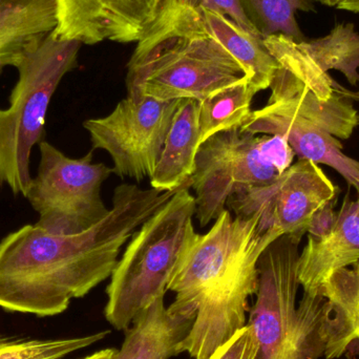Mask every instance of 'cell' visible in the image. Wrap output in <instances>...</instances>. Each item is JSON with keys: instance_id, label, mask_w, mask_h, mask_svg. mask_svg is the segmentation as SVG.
<instances>
[{"instance_id": "1", "label": "cell", "mask_w": 359, "mask_h": 359, "mask_svg": "<svg viewBox=\"0 0 359 359\" xmlns=\"http://www.w3.org/2000/svg\"><path fill=\"white\" fill-rule=\"evenodd\" d=\"M178 190L117 186L102 221L81 233L53 234L36 224L0 241V308L54 316L111 278L136 230Z\"/></svg>"}, {"instance_id": "2", "label": "cell", "mask_w": 359, "mask_h": 359, "mask_svg": "<svg viewBox=\"0 0 359 359\" xmlns=\"http://www.w3.org/2000/svg\"><path fill=\"white\" fill-rule=\"evenodd\" d=\"M283 236L266 230L257 215L233 217L225 209L205 234L196 232L182 253L168 290L176 293L172 313L194 318L178 354L209 359L246 326L247 302L259 287V261Z\"/></svg>"}, {"instance_id": "3", "label": "cell", "mask_w": 359, "mask_h": 359, "mask_svg": "<svg viewBox=\"0 0 359 359\" xmlns=\"http://www.w3.org/2000/svg\"><path fill=\"white\" fill-rule=\"evenodd\" d=\"M299 245L280 236L259 257L257 301L247 324L259 344L255 359H334L347 351L322 293L304 292L297 303Z\"/></svg>"}, {"instance_id": "4", "label": "cell", "mask_w": 359, "mask_h": 359, "mask_svg": "<svg viewBox=\"0 0 359 359\" xmlns=\"http://www.w3.org/2000/svg\"><path fill=\"white\" fill-rule=\"evenodd\" d=\"M269 88L267 104L251 111L241 130L283 137L299 159L330 166L359 196V162L344 153L339 140L349 139L359 126L351 101L339 90L322 100L280 65Z\"/></svg>"}, {"instance_id": "5", "label": "cell", "mask_w": 359, "mask_h": 359, "mask_svg": "<svg viewBox=\"0 0 359 359\" xmlns=\"http://www.w3.org/2000/svg\"><path fill=\"white\" fill-rule=\"evenodd\" d=\"M189 183L133 234L107 288L104 314L116 330H126L139 312L164 297L180 257L194 234L196 200Z\"/></svg>"}, {"instance_id": "6", "label": "cell", "mask_w": 359, "mask_h": 359, "mask_svg": "<svg viewBox=\"0 0 359 359\" xmlns=\"http://www.w3.org/2000/svg\"><path fill=\"white\" fill-rule=\"evenodd\" d=\"M81 43L50 33L18 63L19 77L0 109V194L8 186L27 198L31 185V154L43 138L44 122L53 95L62 78L77 67Z\"/></svg>"}, {"instance_id": "7", "label": "cell", "mask_w": 359, "mask_h": 359, "mask_svg": "<svg viewBox=\"0 0 359 359\" xmlns=\"http://www.w3.org/2000/svg\"><path fill=\"white\" fill-rule=\"evenodd\" d=\"M295 153L283 137L241 130L219 133L200 145L190 178L201 227L215 221L230 196L266 185L293 164Z\"/></svg>"}, {"instance_id": "8", "label": "cell", "mask_w": 359, "mask_h": 359, "mask_svg": "<svg viewBox=\"0 0 359 359\" xmlns=\"http://www.w3.org/2000/svg\"><path fill=\"white\" fill-rule=\"evenodd\" d=\"M246 77L244 67L204 29L156 44L128 63V95L204 100Z\"/></svg>"}, {"instance_id": "9", "label": "cell", "mask_w": 359, "mask_h": 359, "mask_svg": "<svg viewBox=\"0 0 359 359\" xmlns=\"http://www.w3.org/2000/svg\"><path fill=\"white\" fill-rule=\"evenodd\" d=\"M40 160L27 198L39 215L38 227L53 234L81 233L102 221L109 208L101 196L113 168L93 162V151L67 157L48 141L38 144Z\"/></svg>"}, {"instance_id": "10", "label": "cell", "mask_w": 359, "mask_h": 359, "mask_svg": "<svg viewBox=\"0 0 359 359\" xmlns=\"http://www.w3.org/2000/svg\"><path fill=\"white\" fill-rule=\"evenodd\" d=\"M181 101L128 95L109 115L83 122L93 149L111 156L120 178H151Z\"/></svg>"}, {"instance_id": "11", "label": "cell", "mask_w": 359, "mask_h": 359, "mask_svg": "<svg viewBox=\"0 0 359 359\" xmlns=\"http://www.w3.org/2000/svg\"><path fill=\"white\" fill-rule=\"evenodd\" d=\"M337 194L318 164L299 159L271 183L230 196L227 205L236 217L257 215L264 229L278 230L299 244L312 217Z\"/></svg>"}, {"instance_id": "12", "label": "cell", "mask_w": 359, "mask_h": 359, "mask_svg": "<svg viewBox=\"0 0 359 359\" xmlns=\"http://www.w3.org/2000/svg\"><path fill=\"white\" fill-rule=\"evenodd\" d=\"M164 0H56L61 40L94 46L103 41H142L153 29Z\"/></svg>"}, {"instance_id": "13", "label": "cell", "mask_w": 359, "mask_h": 359, "mask_svg": "<svg viewBox=\"0 0 359 359\" xmlns=\"http://www.w3.org/2000/svg\"><path fill=\"white\" fill-rule=\"evenodd\" d=\"M359 262V205L346 198L332 229L320 236H308L297 261V278L304 292H320L339 270Z\"/></svg>"}, {"instance_id": "14", "label": "cell", "mask_w": 359, "mask_h": 359, "mask_svg": "<svg viewBox=\"0 0 359 359\" xmlns=\"http://www.w3.org/2000/svg\"><path fill=\"white\" fill-rule=\"evenodd\" d=\"M56 27V0H0V74L16 67Z\"/></svg>"}, {"instance_id": "15", "label": "cell", "mask_w": 359, "mask_h": 359, "mask_svg": "<svg viewBox=\"0 0 359 359\" xmlns=\"http://www.w3.org/2000/svg\"><path fill=\"white\" fill-rule=\"evenodd\" d=\"M194 318L172 313L160 297L137 314L113 359H168L191 329Z\"/></svg>"}, {"instance_id": "16", "label": "cell", "mask_w": 359, "mask_h": 359, "mask_svg": "<svg viewBox=\"0 0 359 359\" xmlns=\"http://www.w3.org/2000/svg\"><path fill=\"white\" fill-rule=\"evenodd\" d=\"M200 101L182 99L151 180V187L175 191L189 183L200 149Z\"/></svg>"}, {"instance_id": "17", "label": "cell", "mask_w": 359, "mask_h": 359, "mask_svg": "<svg viewBox=\"0 0 359 359\" xmlns=\"http://www.w3.org/2000/svg\"><path fill=\"white\" fill-rule=\"evenodd\" d=\"M201 16L203 29L242 65L257 93L269 88L280 65L266 48L265 38L248 33L217 13L201 10Z\"/></svg>"}, {"instance_id": "18", "label": "cell", "mask_w": 359, "mask_h": 359, "mask_svg": "<svg viewBox=\"0 0 359 359\" xmlns=\"http://www.w3.org/2000/svg\"><path fill=\"white\" fill-rule=\"evenodd\" d=\"M257 94L246 76L200 101L201 144L219 133L242 128L252 111L251 103Z\"/></svg>"}, {"instance_id": "19", "label": "cell", "mask_w": 359, "mask_h": 359, "mask_svg": "<svg viewBox=\"0 0 359 359\" xmlns=\"http://www.w3.org/2000/svg\"><path fill=\"white\" fill-rule=\"evenodd\" d=\"M299 46L325 73L341 72L351 86L358 83L359 33L353 23H339L328 35Z\"/></svg>"}, {"instance_id": "20", "label": "cell", "mask_w": 359, "mask_h": 359, "mask_svg": "<svg viewBox=\"0 0 359 359\" xmlns=\"http://www.w3.org/2000/svg\"><path fill=\"white\" fill-rule=\"evenodd\" d=\"M241 2L247 16L264 37L280 34L297 41L305 40L297 14L299 11H313L311 0H241Z\"/></svg>"}, {"instance_id": "21", "label": "cell", "mask_w": 359, "mask_h": 359, "mask_svg": "<svg viewBox=\"0 0 359 359\" xmlns=\"http://www.w3.org/2000/svg\"><path fill=\"white\" fill-rule=\"evenodd\" d=\"M332 306L337 324L350 346L359 343V262L335 272L320 291Z\"/></svg>"}, {"instance_id": "22", "label": "cell", "mask_w": 359, "mask_h": 359, "mask_svg": "<svg viewBox=\"0 0 359 359\" xmlns=\"http://www.w3.org/2000/svg\"><path fill=\"white\" fill-rule=\"evenodd\" d=\"M200 6L201 0H164L153 29L137 44L132 58L142 56L168 38L202 29Z\"/></svg>"}, {"instance_id": "23", "label": "cell", "mask_w": 359, "mask_h": 359, "mask_svg": "<svg viewBox=\"0 0 359 359\" xmlns=\"http://www.w3.org/2000/svg\"><path fill=\"white\" fill-rule=\"evenodd\" d=\"M109 333V331H102L88 337L46 341H0V359H65L74 352L102 341Z\"/></svg>"}, {"instance_id": "24", "label": "cell", "mask_w": 359, "mask_h": 359, "mask_svg": "<svg viewBox=\"0 0 359 359\" xmlns=\"http://www.w3.org/2000/svg\"><path fill=\"white\" fill-rule=\"evenodd\" d=\"M259 344L252 329L246 325L225 345L219 347L209 359H255Z\"/></svg>"}, {"instance_id": "25", "label": "cell", "mask_w": 359, "mask_h": 359, "mask_svg": "<svg viewBox=\"0 0 359 359\" xmlns=\"http://www.w3.org/2000/svg\"><path fill=\"white\" fill-rule=\"evenodd\" d=\"M200 8L217 13L233 21L236 25L248 33L265 38L257 31V27L252 25L250 19L247 16L241 0H201Z\"/></svg>"}, {"instance_id": "26", "label": "cell", "mask_w": 359, "mask_h": 359, "mask_svg": "<svg viewBox=\"0 0 359 359\" xmlns=\"http://www.w3.org/2000/svg\"><path fill=\"white\" fill-rule=\"evenodd\" d=\"M337 213L333 209L332 202L323 207L312 217L311 223H310L309 229H308V236H313V238H320L328 233L337 221Z\"/></svg>"}, {"instance_id": "27", "label": "cell", "mask_w": 359, "mask_h": 359, "mask_svg": "<svg viewBox=\"0 0 359 359\" xmlns=\"http://www.w3.org/2000/svg\"><path fill=\"white\" fill-rule=\"evenodd\" d=\"M334 8L349 12L359 13V0H334Z\"/></svg>"}, {"instance_id": "28", "label": "cell", "mask_w": 359, "mask_h": 359, "mask_svg": "<svg viewBox=\"0 0 359 359\" xmlns=\"http://www.w3.org/2000/svg\"><path fill=\"white\" fill-rule=\"evenodd\" d=\"M115 353V349L101 350V351L96 352V353L92 354V355L90 356H86V358L82 359H113Z\"/></svg>"}, {"instance_id": "29", "label": "cell", "mask_w": 359, "mask_h": 359, "mask_svg": "<svg viewBox=\"0 0 359 359\" xmlns=\"http://www.w3.org/2000/svg\"><path fill=\"white\" fill-rule=\"evenodd\" d=\"M318 1L327 6H335L334 0H318Z\"/></svg>"}, {"instance_id": "30", "label": "cell", "mask_w": 359, "mask_h": 359, "mask_svg": "<svg viewBox=\"0 0 359 359\" xmlns=\"http://www.w3.org/2000/svg\"><path fill=\"white\" fill-rule=\"evenodd\" d=\"M356 97H358V100H359V90H358V94H356Z\"/></svg>"}, {"instance_id": "31", "label": "cell", "mask_w": 359, "mask_h": 359, "mask_svg": "<svg viewBox=\"0 0 359 359\" xmlns=\"http://www.w3.org/2000/svg\"><path fill=\"white\" fill-rule=\"evenodd\" d=\"M358 205H359V196H358Z\"/></svg>"}]
</instances>
